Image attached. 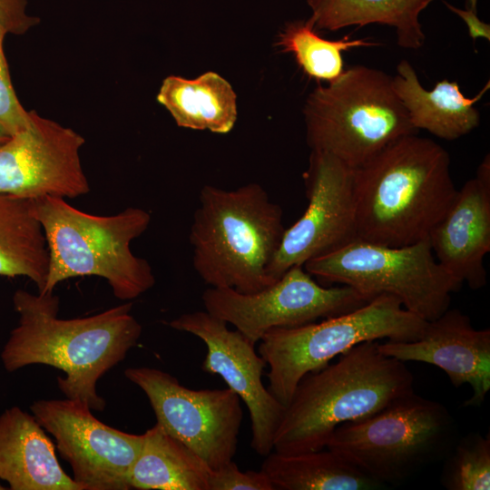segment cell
<instances>
[{
	"label": "cell",
	"mask_w": 490,
	"mask_h": 490,
	"mask_svg": "<svg viewBox=\"0 0 490 490\" xmlns=\"http://www.w3.org/2000/svg\"><path fill=\"white\" fill-rule=\"evenodd\" d=\"M13 306L19 315L1 352L8 372L29 365H47L64 372L58 377L61 392L73 400L103 411L105 400L97 392L98 380L122 362L142 331L132 315V302L100 313L59 318L60 299L53 292L34 294L18 289Z\"/></svg>",
	"instance_id": "obj_1"
},
{
	"label": "cell",
	"mask_w": 490,
	"mask_h": 490,
	"mask_svg": "<svg viewBox=\"0 0 490 490\" xmlns=\"http://www.w3.org/2000/svg\"><path fill=\"white\" fill-rule=\"evenodd\" d=\"M357 239L401 247L428 237L457 190L448 152L410 134L354 169Z\"/></svg>",
	"instance_id": "obj_2"
},
{
	"label": "cell",
	"mask_w": 490,
	"mask_h": 490,
	"mask_svg": "<svg viewBox=\"0 0 490 490\" xmlns=\"http://www.w3.org/2000/svg\"><path fill=\"white\" fill-rule=\"evenodd\" d=\"M360 343L334 364L304 376L285 407L273 449L294 455L321 450L342 424L366 418L414 391L405 362Z\"/></svg>",
	"instance_id": "obj_3"
},
{
	"label": "cell",
	"mask_w": 490,
	"mask_h": 490,
	"mask_svg": "<svg viewBox=\"0 0 490 490\" xmlns=\"http://www.w3.org/2000/svg\"><path fill=\"white\" fill-rule=\"evenodd\" d=\"M284 231L283 211L260 184L204 185L189 235L193 269L210 287L261 290L275 282L268 270Z\"/></svg>",
	"instance_id": "obj_4"
},
{
	"label": "cell",
	"mask_w": 490,
	"mask_h": 490,
	"mask_svg": "<svg viewBox=\"0 0 490 490\" xmlns=\"http://www.w3.org/2000/svg\"><path fill=\"white\" fill-rule=\"evenodd\" d=\"M43 226L50 255L44 291L53 292L67 279L97 276L104 279L120 300H132L151 289L155 277L150 263L133 254L131 243L146 231L151 214L128 207L109 216L90 214L64 198L32 200Z\"/></svg>",
	"instance_id": "obj_5"
},
{
	"label": "cell",
	"mask_w": 490,
	"mask_h": 490,
	"mask_svg": "<svg viewBox=\"0 0 490 490\" xmlns=\"http://www.w3.org/2000/svg\"><path fill=\"white\" fill-rule=\"evenodd\" d=\"M307 142L355 169L394 141L417 134L381 70L356 65L327 86L318 85L304 108Z\"/></svg>",
	"instance_id": "obj_6"
},
{
	"label": "cell",
	"mask_w": 490,
	"mask_h": 490,
	"mask_svg": "<svg viewBox=\"0 0 490 490\" xmlns=\"http://www.w3.org/2000/svg\"><path fill=\"white\" fill-rule=\"evenodd\" d=\"M457 434L444 405L413 392L372 416L340 425L326 447L383 486L399 485L444 460Z\"/></svg>",
	"instance_id": "obj_7"
},
{
	"label": "cell",
	"mask_w": 490,
	"mask_h": 490,
	"mask_svg": "<svg viewBox=\"0 0 490 490\" xmlns=\"http://www.w3.org/2000/svg\"><path fill=\"white\" fill-rule=\"evenodd\" d=\"M426 323L406 309L396 297L382 294L354 310L318 323L270 329L258 348L270 368L268 389L286 407L301 378L327 366L335 357L366 341L416 340Z\"/></svg>",
	"instance_id": "obj_8"
},
{
	"label": "cell",
	"mask_w": 490,
	"mask_h": 490,
	"mask_svg": "<svg viewBox=\"0 0 490 490\" xmlns=\"http://www.w3.org/2000/svg\"><path fill=\"white\" fill-rule=\"evenodd\" d=\"M303 268L318 279L349 286L369 299L382 294L396 297L426 321L445 313L452 293L462 286L436 260L428 238L401 247L356 239L309 260Z\"/></svg>",
	"instance_id": "obj_9"
},
{
	"label": "cell",
	"mask_w": 490,
	"mask_h": 490,
	"mask_svg": "<svg viewBox=\"0 0 490 490\" xmlns=\"http://www.w3.org/2000/svg\"><path fill=\"white\" fill-rule=\"evenodd\" d=\"M201 299L207 312L231 324L253 344L270 329L309 324L354 310L371 300L349 286L320 285L303 266L289 268L257 292L209 287Z\"/></svg>",
	"instance_id": "obj_10"
},
{
	"label": "cell",
	"mask_w": 490,
	"mask_h": 490,
	"mask_svg": "<svg viewBox=\"0 0 490 490\" xmlns=\"http://www.w3.org/2000/svg\"><path fill=\"white\" fill-rule=\"evenodd\" d=\"M125 377L147 396L156 424L197 454L211 470L235 456L243 412L230 388L191 389L163 370L128 368Z\"/></svg>",
	"instance_id": "obj_11"
},
{
	"label": "cell",
	"mask_w": 490,
	"mask_h": 490,
	"mask_svg": "<svg viewBox=\"0 0 490 490\" xmlns=\"http://www.w3.org/2000/svg\"><path fill=\"white\" fill-rule=\"evenodd\" d=\"M303 179L308 207L285 229L268 270L273 281L289 268L303 266L357 239L354 169L328 152L311 150Z\"/></svg>",
	"instance_id": "obj_12"
},
{
	"label": "cell",
	"mask_w": 490,
	"mask_h": 490,
	"mask_svg": "<svg viewBox=\"0 0 490 490\" xmlns=\"http://www.w3.org/2000/svg\"><path fill=\"white\" fill-rule=\"evenodd\" d=\"M30 410L51 434L81 490H129V476L143 442L142 435L122 432L98 420L84 403L40 399Z\"/></svg>",
	"instance_id": "obj_13"
},
{
	"label": "cell",
	"mask_w": 490,
	"mask_h": 490,
	"mask_svg": "<svg viewBox=\"0 0 490 490\" xmlns=\"http://www.w3.org/2000/svg\"><path fill=\"white\" fill-rule=\"evenodd\" d=\"M28 126L0 146V192L34 200L77 198L90 191L80 150L84 138L29 111Z\"/></svg>",
	"instance_id": "obj_14"
},
{
	"label": "cell",
	"mask_w": 490,
	"mask_h": 490,
	"mask_svg": "<svg viewBox=\"0 0 490 490\" xmlns=\"http://www.w3.org/2000/svg\"><path fill=\"white\" fill-rule=\"evenodd\" d=\"M168 325L204 342L207 352L201 369L220 376L228 388L245 403L250 417V446L258 455H269L285 407L262 382L267 363L257 354L255 344L206 310L184 313Z\"/></svg>",
	"instance_id": "obj_15"
},
{
	"label": "cell",
	"mask_w": 490,
	"mask_h": 490,
	"mask_svg": "<svg viewBox=\"0 0 490 490\" xmlns=\"http://www.w3.org/2000/svg\"><path fill=\"white\" fill-rule=\"evenodd\" d=\"M378 349L397 360L434 365L445 371L455 387L468 385L471 397L464 407H480L490 390V329H475L468 316L448 309L427 321L412 341L386 340Z\"/></svg>",
	"instance_id": "obj_16"
},
{
	"label": "cell",
	"mask_w": 490,
	"mask_h": 490,
	"mask_svg": "<svg viewBox=\"0 0 490 490\" xmlns=\"http://www.w3.org/2000/svg\"><path fill=\"white\" fill-rule=\"evenodd\" d=\"M438 263L462 284L479 289L486 284L484 258L490 251V159L468 180L428 234Z\"/></svg>",
	"instance_id": "obj_17"
},
{
	"label": "cell",
	"mask_w": 490,
	"mask_h": 490,
	"mask_svg": "<svg viewBox=\"0 0 490 490\" xmlns=\"http://www.w3.org/2000/svg\"><path fill=\"white\" fill-rule=\"evenodd\" d=\"M0 479L12 490H81L61 467L44 429L18 407L0 415Z\"/></svg>",
	"instance_id": "obj_18"
},
{
	"label": "cell",
	"mask_w": 490,
	"mask_h": 490,
	"mask_svg": "<svg viewBox=\"0 0 490 490\" xmlns=\"http://www.w3.org/2000/svg\"><path fill=\"white\" fill-rule=\"evenodd\" d=\"M392 85L406 108L412 125L438 138L456 140L476 128L480 113L474 106L489 89V82L475 97L463 94L457 82L442 80L432 90L425 89L413 66L402 60Z\"/></svg>",
	"instance_id": "obj_19"
},
{
	"label": "cell",
	"mask_w": 490,
	"mask_h": 490,
	"mask_svg": "<svg viewBox=\"0 0 490 490\" xmlns=\"http://www.w3.org/2000/svg\"><path fill=\"white\" fill-rule=\"evenodd\" d=\"M157 101L180 127L227 133L237 118L235 93L224 78L213 72L193 80L175 75L166 77Z\"/></svg>",
	"instance_id": "obj_20"
},
{
	"label": "cell",
	"mask_w": 490,
	"mask_h": 490,
	"mask_svg": "<svg viewBox=\"0 0 490 490\" xmlns=\"http://www.w3.org/2000/svg\"><path fill=\"white\" fill-rule=\"evenodd\" d=\"M211 471L197 454L155 424L143 434L129 485L140 490H209Z\"/></svg>",
	"instance_id": "obj_21"
},
{
	"label": "cell",
	"mask_w": 490,
	"mask_h": 490,
	"mask_svg": "<svg viewBox=\"0 0 490 490\" xmlns=\"http://www.w3.org/2000/svg\"><path fill=\"white\" fill-rule=\"evenodd\" d=\"M49 261L45 234L32 200L0 192V277H26L42 293Z\"/></svg>",
	"instance_id": "obj_22"
},
{
	"label": "cell",
	"mask_w": 490,
	"mask_h": 490,
	"mask_svg": "<svg viewBox=\"0 0 490 490\" xmlns=\"http://www.w3.org/2000/svg\"><path fill=\"white\" fill-rule=\"evenodd\" d=\"M434 0H307L315 29L336 31L347 26L381 24L396 29L397 44L419 49L426 36L419 15Z\"/></svg>",
	"instance_id": "obj_23"
},
{
	"label": "cell",
	"mask_w": 490,
	"mask_h": 490,
	"mask_svg": "<svg viewBox=\"0 0 490 490\" xmlns=\"http://www.w3.org/2000/svg\"><path fill=\"white\" fill-rule=\"evenodd\" d=\"M260 470L274 490H371L382 486L327 447L294 455L271 451Z\"/></svg>",
	"instance_id": "obj_24"
},
{
	"label": "cell",
	"mask_w": 490,
	"mask_h": 490,
	"mask_svg": "<svg viewBox=\"0 0 490 490\" xmlns=\"http://www.w3.org/2000/svg\"><path fill=\"white\" fill-rule=\"evenodd\" d=\"M276 44L283 53L293 54L309 77L328 83L344 72L342 52L379 45L366 39H350V35L336 41L322 38L317 34L311 17L289 23L279 34Z\"/></svg>",
	"instance_id": "obj_25"
},
{
	"label": "cell",
	"mask_w": 490,
	"mask_h": 490,
	"mask_svg": "<svg viewBox=\"0 0 490 490\" xmlns=\"http://www.w3.org/2000/svg\"><path fill=\"white\" fill-rule=\"evenodd\" d=\"M440 483L447 490H489V434L475 432L457 438L444 459Z\"/></svg>",
	"instance_id": "obj_26"
},
{
	"label": "cell",
	"mask_w": 490,
	"mask_h": 490,
	"mask_svg": "<svg viewBox=\"0 0 490 490\" xmlns=\"http://www.w3.org/2000/svg\"><path fill=\"white\" fill-rule=\"evenodd\" d=\"M6 34V31L0 26V122L10 135H13L28 126L30 113L19 102L12 83L4 52V39Z\"/></svg>",
	"instance_id": "obj_27"
},
{
	"label": "cell",
	"mask_w": 490,
	"mask_h": 490,
	"mask_svg": "<svg viewBox=\"0 0 490 490\" xmlns=\"http://www.w3.org/2000/svg\"><path fill=\"white\" fill-rule=\"evenodd\" d=\"M209 490H274V488L263 471H240L231 460L223 466L211 471Z\"/></svg>",
	"instance_id": "obj_28"
},
{
	"label": "cell",
	"mask_w": 490,
	"mask_h": 490,
	"mask_svg": "<svg viewBox=\"0 0 490 490\" xmlns=\"http://www.w3.org/2000/svg\"><path fill=\"white\" fill-rule=\"evenodd\" d=\"M39 22L27 13V0H0V26L7 34H24Z\"/></svg>",
	"instance_id": "obj_29"
},
{
	"label": "cell",
	"mask_w": 490,
	"mask_h": 490,
	"mask_svg": "<svg viewBox=\"0 0 490 490\" xmlns=\"http://www.w3.org/2000/svg\"><path fill=\"white\" fill-rule=\"evenodd\" d=\"M445 5L451 12L458 15L465 21L473 41L479 37H483L487 41L490 40V25L479 19L476 10L471 8L460 9L446 2H445Z\"/></svg>",
	"instance_id": "obj_30"
},
{
	"label": "cell",
	"mask_w": 490,
	"mask_h": 490,
	"mask_svg": "<svg viewBox=\"0 0 490 490\" xmlns=\"http://www.w3.org/2000/svg\"><path fill=\"white\" fill-rule=\"evenodd\" d=\"M11 137L5 127L0 122V146Z\"/></svg>",
	"instance_id": "obj_31"
},
{
	"label": "cell",
	"mask_w": 490,
	"mask_h": 490,
	"mask_svg": "<svg viewBox=\"0 0 490 490\" xmlns=\"http://www.w3.org/2000/svg\"><path fill=\"white\" fill-rule=\"evenodd\" d=\"M4 489H6V488L0 484V490H4Z\"/></svg>",
	"instance_id": "obj_32"
}]
</instances>
